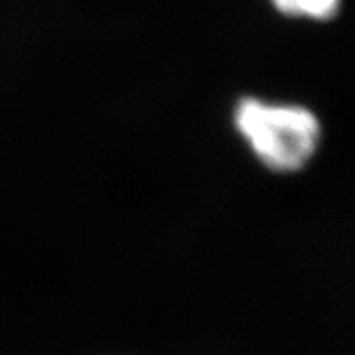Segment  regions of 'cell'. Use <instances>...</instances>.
<instances>
[{"label": "cell", "mask_w": 355, "mask_h": 355, "mask_svg": "<svg viewBox=\"0 0 355 355\" xmlns=\"http://www.w3.org/2000/svg\"><path fill=\"white\" fill-rule=\"evenodd\" d=\"M281 15L290 19L324 20L334 19L341 10L343 0H270Z\"/></svg>", "instance_id": "2"}, {"label": "cell", "mask_w": 355, "mask_h": 355, "mask_svg": "<svg viewBox=\"0 0 355 355\" xmlns=\"http://www.w3.org/2000/svg\"><path fill=\"white\" fill-rule=\"evenodd\" d=\"M232 122L257 162L272 173H300L321 145L319 118L300 103L245 96L234 105Z\"/></svg>", "instance_id": "1"}]
</instances>
